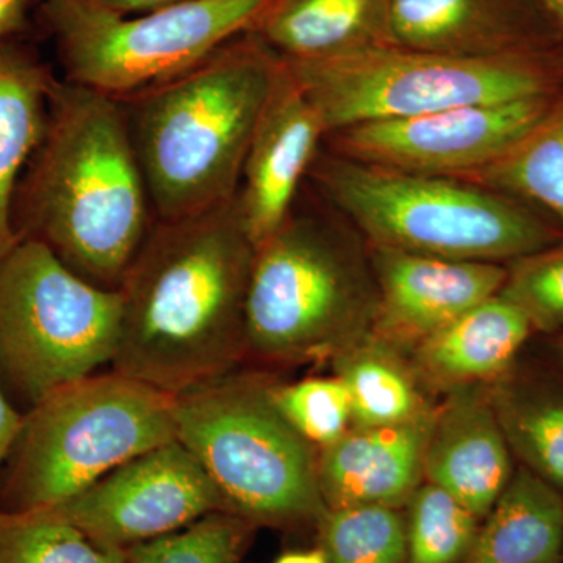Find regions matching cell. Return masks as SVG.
I'll return each mask as SVG.
<instances>
[{
  "label": "cell",
  "instance_id": "cell-10",
  "mask_svg": "<svg viewBox=\"0 0 563 563\" xmlns=\"http://www.w3.org/2000/svg\"><path fill=\"white\" fill-rule=\"evenodd\" d=\"M273 0H191L118 14L87 0H47L66 80L128 98L198 65L250 32Z\"/></svg>",
  "mask_w": 563,
  "mask_h": 563
},
{
  "label": "cell",
  "instance_id": "cell-16",
  "mask_svg": "<svg viewBox=\"0 0 563 563\" xmlns=\"http://www.w3.org/2000/svg\"><path fill=\"white\" fill-rule=\"evenodd\" d=\"M517 462L493 409L488 384L450 388L433 409L424 481L451 493L484 520L512 479Z\"/></svg>",
  "mask_w": 563,
  "mask_h": 563
},
{
  "label": "cell",
  "instance_id": "cell-6",
  "mask_svg": "<svg viewBox=\"0 0 563 563\" xmlns=\"http://www.w3.org/2000/svg\"><path fill=\"white\" fill-rule=\"evenodd\" d=\"M377 306L368 251H358L328 222L292 209L255 246L244 307L246 357L336 358L372 335Z\"/></svg>",
  "mask_w": 563,
  "mask_h": 563
},
{
  "label": "cell",
  "instance_id": "cell-36",
  "mask_svg": "<svg viewBox=\"0 0 563 563\" xmlns=\"http://www.w3.org/2000/svg\"><path fill=\"white\" fill-rule=\"evenodd\" d=\"M540 2L563 40V0H540Z\"/></svg>",
  "mask_w": 563,
  "mask_h": 563
},
{
  "label": "cell",
  "instance_id": "cell-29",
  "mask_svg": "<svg viewBox=\"0 0 563 563\" xmlns=\"http://www.w3.org/2000/svg\"><path fill=\"white\" fill-rule=\"evenodd\" d=\"M506 266V282L499 295L526 314L536 335L562 333L563 239Z\"/></svg>",
  "mask_w": 563,
  "mask_h": 563
},
{
  "label": "cell",
  "instance_id": "cell-1",
  "mask_svg": "<svg viewBox=\"0 0 563 563\" xmlns=\"http://www.w3.org/2000/svg\"><path fill=\"white\" fill-rule=\"evenodd\" d=\"M254 254L239 195L192 217L155 220L118 288L114 372L172 395L233 372L246 357Z\"/></svg>",
  "mask_w": 563,
  "mask_h": 563
},
{
  "label": "cell",
  "instance_id": "cell-19",
  "mask_svg": "<svg viewBox=\"0 0 563 563\" xmlns=\"http://www.w3.org/2000/svg\"><path fill=\"white\" fill-rule=\"evenodd\" d=\"M391 0H273L250 32L284 60H318L390 44Z\"/></svg>",
  "mask_w": 563,
  "mask_h": 563
},
{
  "label": "cell",
  "instance_id": "cell-34",
  "mask_svg": "<svg viewBox=\"0 0 563 563\" xmlns=\"http://www.w3.org/2000/svg\"><path fill=\"white\" fill-rule=\"evenodd\" d=\"M544 365L553 369L563 379V332L558 335L544 336Z\"/></svg>",
  "mask_w": 563,
  "mask_h": 563
},
{
  "label": "cell",
  "instance_id": "cell-14",
  "mask_svg": "<svg viewBox=\"0 0 563 563\" xmlns=\"http://www.w3.org/2000/svg\"><path fill=\"white\" fill-rule=\"evenodd\" d=\"M390 44L474 58L563 52L540 0H391Z\"/></svg>",
  "mask_w": 563,
  "mask_h": 563
},
{
  "label": "cell",
  "instance_id": "cell-28",
  "mask_svg": "<svg viewBox=\"0 0 563 563\" xmlns=\"http://www.w3.org/2000/svg\"><path fill=\"white\" fill-rule=\"evenodd\" d=\"M255 526L213 512L179 531L125 550L128 563H240Z\"/></svg>",
  "mask_w": 563,
  "mask_h": 563
},
{
  "label": "cell",
  "instance_id": "cell-35",
  "mask_svg": "<svg viewBox=\"0 0 563 563\" xmlns=\"http://www.w3.org/2000/svg\"><path fill=\"white\" fill-rule=\"evenodd\" d=\"M276 563H331L328 554L322 548L318 550L290 551V553L282 554Z\"/></svg>",
  "mask_w": 563,
  "mask_h": 563
},
{
  "label": "cell",
  "instance_id": "cell-23",
  "mask_svg": "<svg viewBox=\"0 0 563 563\" xmlns=\"http://www.w3.org/2000/svg\"><path fill=\"white\" fill-rule=\"evenodd\" d=\"M398 351L372 333L333 358L350 391L352 428L398 424L432 409Z\"/></svg>",
  "mask_w": 563,
  "mask_h": 563
},
{
  "label": "cell",
  "instance_id": "cell-24",
  "mask_svg": "<svg viewBox=\"0 0 563 563\" xmlns=\"http://www.w3.org/2000/svg\"><path fill=\"white\" fill-rule=\"evenodd\" d=\"M463 179L547 211L563 232V92L547 118L517 146Z\"/></svg>",
  "mask_w": 563,
  "mask_h": 563
},
{
  "label": "cell",
  "instance_id": "cell-9",
  "mask_svg": "<svg viewBox=\"0 0 563 563\" xmlns=\"http://www.w3.org/2000/svg\"><path fill=\"white\" fill-rule=\"evenodd\" d=\"M122 301L21 239L0 262V373L32 406L113 362Z\"/></svg>",
  "mask_w": 563,
  "mask_h": 563
},
{
  "label": "cell",
  "instance_id": "cell-15",
  "mask_svg": "<svg viewBox=\"0 0 563 563\" xmlns=\"http://www.w3.org/2000/svg\"><path fill=\"white\" fill-rule=\"evenodd\" d=\"M325 135L320 114L282 60L252 135L239 190L244 225L255 246L290 217L299 185L309 176Z\"/></svg>",
  "mask_w": 563,
  "mask_h": 563
},
{
  "label": "cell",
  "instance_id": "cell-2",
  "mask_svg": "<svg viewBox=\"0 0 563 563\" xmlns=\"http://www.w3.org/2000/svg\"><path fill=\"white\" fill-rule=\"evenodd\" d=\"M13 221L20 239L46 244L84 279L120 288L155 217L118 99L54 80Z\"/></svg>",
  "mask_w": 563,
  "mask_h": 563
},
{
  "label": "cell",
  "instance_id": "cell-25",
  "mask_svg": "<svg viewBox=\"0 0 563 563\" xmlns=\"http://www.w3.org/2000/svg\"><path fill=\"white\" fill-rule=\"evenodd\" d=\"M0 563H128L54 509L0 510Z\"/></svg>",
  "mask_w": 563,
  "mask_h": 563
},
{
  "label": "cell",
  "instance_id": "cell-18",
  "mask_svg": "<svg viewBox=\"0 0 563 563\" xmlns=\"http://www.w3.org/2000/svg\"><path fill=\"white\" fill-rule=\"evenodd\" d=\"M533 335L526 314L498 292L418 343L415 372L444 390L492 384L512 368Z\"/></svg>",
  "mask_w": 563,
  "mask_h": 563
},
{
  "label": "cell",
  "instance_id": "cell-27",
  "mask_svg": "<svg viewBox=\"0 0 563 563\" xmlns=\"http://www.w3.org/2000/svg\"><path fill=\"white\" fill-rule=\"evenodd\" d=\"M331 563H406V515L399 507L350 506L328 509L318 525Z\"/></svg>",
  "mask_w": 563,
  "mask_h": 563
},
{
  "label": "cell",
  "instance_id": "cell-4",
  "mask_svg": "<svg viewBox=\"0 0 563 563\" xmlns=\"http://www.w3.org/2000/svg\"><path fill=\"white\" fill-rule=\"evenodd\" d=\"M309 176L368 246L507 265L563 239L539 210L462 177L398 172L333 152L318 154Z\"/></svg>",
  "mask_w": 563,
  "mask_h": 563
},
{
  "label": "cell",
  "instance_id": "cell-5",
  "mask_svg": "<svg viewBox=\"0 0 563 563\" xmlns=\"http://www.w3.org/2000/svg\"><path fill=\"white\" fill-rule=\"evenodd\" d=\"M273 388L233 369L179 393L176 439L201 463L225 512L255 528L318 526L328 507L317 446L285 420Z\"/></svg>",
  "mask_w": 563,
  "mask_h": 563
},
{
  "label": "cell",
  "instance_id": "cell-7",
  "mask_svg": "<svg viewBox=\"0 0 563 563\" xmlns=\"http://www.w3.org/2000/svg\"><path fill=\"white\" fill-rule=\"evenodd\" d=\"M176 395L118 372L63 385L24 415L11 451L7 510L69 501L107 474L176 439Z\"/></svg>",
  "mask_w": 563,
  "mask_h": 563
},
{
  "label": "cell",
  "instance_id": "cell-17",
  "mask_svg": "<svg viewBox=\"0 0 563 563\" xmlns=\"http://www.w3.org/2000/svg\"><path fill=\"white\" fill-rule=\"evenodd\" d=\"M433 407L398 424L351 428L318 451V484L328 509L399 507L424 481L426 444Z\"/></svg>",
  "mask_w": 563,
  "mask_h": 563
},
{
  "label": "cell",
  "instance_id": "cell-21",
  "mask_svg": "<svg viewBox=\"0 0 563 563\" xmlns=\"http://www.w3.org/2000/svg\"><path fill=\"white\" fill-rule=\"evenodd\" d=\"M563 495L517 465L463 563H562Z\"/></svg>",
  "mask_w": 563,
  "mask_h": 563
},
{
  "label": "cell",
  "instance_id": "cell-32",
  "mask_svg": "<svg viewBox=\"0 0 563 563\" xmlns=\"http://www.w3.org/2000/svg\"><path fill=\"white\" fill-rule=\"evenodd\" d=\"M87 2L118 14H139L165 9V7L179 5V3L191 2V0H87Z\"/></svg>",
  "mask_w": 563,
  "mask_h": 563
},
{
  "label": "cell",
  "instance_id": "cell-11",
  "mask_svg": "<svg viewBox=\"0 0 563 563\" xmlns=\"http://www.w3.org/2000/svg\"><path fill=\"white\" fill-rule=\"evenodd\" d=\"M562 92L365 122L331 133L329 144L333 154L351 161L463 179L517 146L547 118Z\"/></svg>",
  "mask_w": 563,
  "mask_h": 563
},
{
  "label": "cell",
  "instance_id": "cell-12",
  "mask_svg": "<svg viewBox=\"0 0 563 563\" xmlns=\"http://www.w3.org/2000/svg\"><path fill=\"white\" fill-rule=\"evenodd\" d=\"M51 509L96 543L118 550L168 536L206 515L225 512L217 487L179 440L132 459Z\"/></svg>",
  "mask_w": 563,
  "mask_h": 563
},
{
  "label": "cell",
  "instance_id": "cell-3",
  "mask_svg": "<svg viewBox=\"0 0 563 563\" xmlns=\"http://www.w3.org/2000/svg\"><path fill=\"white\" fill-rule=\"evenodd\" d=\"M280 62L244 32L190 69L118 99L155 220L192 217L239 195Z\"/></svg>",
  "mask_w": 563,
  "mask_h": 563
},
{
  "label": "cell",
  "instance_id": "cell-30",
  "mask_svg": "<svg viewBox=\"0 0 563 563\" xmlns=\"http://www.w3.org/2000/svg\"><path fill=\"white\" fill-rule=\"evenodd\" d=\"M273 395L285 420L320 450L352 428L350 391L339 376L274 384Z\"/></svg>",
  "mask_w": 563,
  "mask_h": 563
},
{
  "label": "cell",
  "instance_id": "cell-26",
  "mask_svg": "<svg viewBox=\"0 0 563 563\" xmlns=\"http://www.w3.org/2000/svg\"><path fill=\"white\" fill-rule=\"evenodd\" d=\"M406 506V563L465 562L483 523L481 518L428 481H422Z\"/></svg>",
  "mask_w": 563,
  "mask_h": 563
},
{
  "label": "cell",
  "instance_id": "cell-31",
  "mask_svg": "<svg viewBox=\"0 0 563 563\" xmlns=\"http://www.w3.org/2000/svg\"><path fill=\"white\" fill-rule=\"evenodd\" d=\"M22 420H24V415L11 406L0 388V463L5 461L13 451L21 432Z\"/></svg>",
  "mask_w": 563,
  "mask_h": 563
},
{
  "label": "cell",
  "instance_id": "cell-33",
  "mask_svg": "<svg viewBox=\"0 0 563 563\" xmlns=\"http://www.w3.org/2000/svg\"><path fill=\"white\" fill-rule=\"evenodd\" d=\"M31 0H0V44L24 22Z\"/></svg>",
  "mask_w": 563,
  "mask_h": 563
},
{
  "label": "cell",
  "instance_id": "cell-22",
  "mask_svg": "<svg viewBox=\"0 0 563 563\" xmlns=\"http://www.w3.org/2000/svg\"><path fill=\"white\" fill-rule=\"evenodd\" d=\"M52 84L38 63L0 44V262L21 240L14 229V198L46 131Z\"/></svg>",
  "mask_w": 563,
  "mask_h": 563
},
{
  "label": "cell",
  "instance_id": "cell-20",
  "mask_svg": "<svg viewBox=\"0 0 563 563\" xmlns=\"http://www.w3.org/2000/svg\"><path fill=\"white\" fill-rule=\"evenodd\" d=\"M517 465L563 495V379L547 365L515 362L488 384Z\"/></svg>",
  "mask_w": 563,
  "mask_h": 563
},
{
  "label": "cell",
  "instance_id": "cell-8",
  "mask_svg": "<svg viewBox=\"0 0 563 563\" xmlns=\"http://www.w3.org/2000/svg\"><path fill=\"white\" fill-rule=\"evenodd\" d=\"M284 62L328 135L365 122L563 91V52L474 58L387 44L340 57Z\"/></svg>",
  "mask_w": 563,
  "mask_h": 563
},
{
  "label": "cell",
  "instance_id": "cell-13",
  "mask_svg": "<svg viewBox=\"0 0 563 563\" xmlns=\"http://www.w3.org/2000/svg\"><path fill=\"white\" fill-rule=\"evenodd\" d=\"M379 306L374 335L413 350L477 303L501 291L503 263L454 261L368 246Z\"/></svg>",
  "mask_w": 563,
  "mask_h": 563
}]
</instances>
